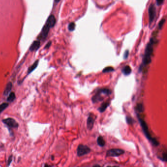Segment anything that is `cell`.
<instances>
[{
    "label": "cell",
    "instance_id": "obj_3",
    "mask_svg": "<svg viewBox=\"0 0 167 167\" xmlns=\"http://www.w3.org/2000/svg\"><path fill=\"white\" fill-rule=\"evenodd\" d=\"M137 117L138 119V120L140 123V125L142 128V129L143 130V132H144L145 135L147 136V137L150 140H151L152 141V142L153 141V140L155 139H153L152 138V137L150 136V134H149V128H148V126L146 123V122L144 121V120H143L142 119L140 116V115L137 113Z\"/></svg>",
    "mask_w": 167,
    "mask_h": 167
},
{
    "label": "cell",
    "instance_id": "obj_2",
    "mask_svg": "<svg viewBox=\"0 0 167 167\" xmlns=\"http://www.w3.org/2000/svg\"><path fill=\"white\" fill-rule=\"evenodd\" d=\"M112 93V91L107 88L101 89L98 90L94 96L92 97V101L93 103H98L103 100L101 94H104L106 96H108Z\"/></svg>",
    "mask_w": 167,
    "mask_h": 167
},
{
    "label": "cell",
    "instance_id": "obj_10",
    "mask_svg": "<svg viewBox=\"0 0 167 167\" xmlns=\"http://www.w3.org/2000/svg\"><path fill=\"white\" fill-rule=\"evenodd\" d=\"M55 22L56 20L55 17L53 15H51L49 17L46 23L50 27V28H53L54 26Z\"/></svg>",
    "mask_w": 167,
    "mask_h": 167
},
{
    "label": "cell",
    "instance_id": "obj_9",
    "mask_svg": "<svg viewBox=\"0 0 167 167\" xmlns=\"http://www.w3.org/2000/svg\"><path fill=\"white\" fill-rule=\"evenodd\" d=\"M95 120V119L93 117V115L91 114V113H90L87 120V127L88 129H89V130H91L93 128Z\"/></svg>",
    "mask_w": 167,
    "mask_h": 167
},
{
    "label": "cell",
    "instance_id": "obj_15",
    "mask_svg": "<svg viewBox=\"0 0 167 167\" xmlns=\"http://www.w3.org/2000/svg\"><path fill=\"white\" fill-rule=\"evenodd\" d=\"M38 63H39V60H37L30 67H29L28 70V74H29L30 73H31L33 70H34L36 67H37L38 65Z\"/></svg>",
    "mask_w": 167,
    "mask_h": 167
},
{
    "label": "cell",
    "instance_id": "obj_20",
    "mask_svg": "<svg viewBox=\"0 0 167 167\" xmlns=\"http://www.w3.org/2000/svg\"><path fill=\"white\" fill-rule=\"evenodd\" d=\"M76 28V24L75 22H72L70 23H69V25L68 26V29L70 31H73Z\"/></svg>",
    "mask_w": 167,
    "mask_h": 167
},
{
    "label": "cell",
    "instance_id": "obj_16",
    "mask_svg": "<svg viewBox=\"0 0 167 167\" xmlns=\"http://www.w3.org/2000/svg\"><path fill=\"white\" fill-rule=\"evenodd\" d=\"M16 98V96H15V94L14 92H11L9 95V96L8 97H7V101L8 102H13L15 99Z\"/></svg>",
    "mask_w": 167,
    "mask_h": 167
},
{
    "label": "cell",
    "instance_id": "obj_23",
    "mask_svg": "<svg viewBox=\"0 0 167 167\" xmlns=\"http://www.w3.org/2000/svg\"><path fill=\"white\" fill-rule=\"evenodd\" d=\"M166 20L165 19H162L159 22V24H158V28H159V29H161L163 28V26L164 24V23L165 22Z\"/></svg>",
    "mask_w": 167,
    "mask_h": 167
},
{
    "label": "cell",
    "instance_id": "obj_7",
    "mask_svg": "<svg viewBox=\"0 0 167 167\" xmlns=\"http://www.w3.org/2000/svg\"><path fill=\"white\" fill-rule=\"evenodd\" d=\"M125 151L120 149H112L108 150L107 152L108 156H118L123 154Z\"/></svg>",
    "mask_w": 167,
    "mask_h": 167
},
{
    "label": "cell",
    "instance_id": "obj_5",
    "mask_svg": "<svg viewBox=\"0 0 167 167\" xmlns=\"http://www.w3.org/2000/svg\"><path fill=\"white\" fill-rule=\"evenodd\" d=\"M3 123L7 127L11 128H17L19 126L18 123L14 119L11 118H8L3 120Z\"/></svg>",
    "mask_w": 167,
    "mask_h": 167
},
{
    "label": "cell",
    "instance_id": "obj_6",
    "mask_svg": "<svg viewBox=\"0 0 167 167\" xmlns=\"http://www.w3.org/2000/svg\"><path fill=\"white\" fill-rule=\"evenodd\" d=\"M90 151V149L87 146L80 145L78 148V156H82L88 153Z\"/></svg>",
    "mask_w": 167,
    "mask_h": 167
},
{
    "label": "cell",
    "instance_id": "obj_27",
    "mask_svg": "<svg viewBox=\"0 0 167 167\" xmlns=\"http://www.w3.org/2000/svg\"><path fill=\"white\" fill-rule=\"evenodd\" d=\"M156 4L157 6H160L162 4H163L164 0H156Z\"/></svg>",
    "mask_w": 167,
    "mask_h": 167
},
{
    "label": "cell",
    "instance_id": "obj_25",
    "mask_svg": "<svg viewBox=\"0 0 167 167\" xmlns=\"http://www.w3.org/2000/svg\"><path fill=\"white\" fill-rule=\"evenodd\" d=\"M128 55H129V50H126L125 51V52L124 53V59L126 60L128 58Z\"/></svg>",
    "mask_w": 167,
    "mask_h": 167
},
{
    "label": "cell",
    "instance_id": "obj_13",
    "mask_svg": "<svg viewBox=\"0 0 167 167\" xmlns=\"http://www.w3.org/2000/svg\"><path fill=\"white\" fill-rule=\"evenodd\" d=\"M122 71L123 73L125 75V76H127L129 75V74H131L132 72V69L129 66H125V67H124L122 70Z\"/></svg>",
    "mask_w": 167,
    "mask_h": 167
},
{
    "label": "cell",
    "instance_id": "obj_22",
    "mask_svg": "<svg viewBox=\"0 0 167 167\" xmlns=\"http://www.w3.org/2000/svg\"><path fill=\"white\" fill-rule=\"evenodd\" d=\"M126 121L127 123L128 124H132L134 123L133 119L132 117H131L130 116H127L126 117Z\"/></svg>",
    "mask_w": 167,
    "mask_h": 167
},
{
    "label": "cell",
    "instance_id": "obj_8",
    "mask_svg": "<svg viewBox=\"0 0 167 167\" xmlns=\"http://www.w3.org/2000/svg\"><path fill=\"white\" fill-rule=\"evenodd\" d=\"M50 29V27L48 25L47 23H46L42 28V31L40 35L39 38L42 40L45 39L47 38Z\"/></svg>",
    "mask_w": 167,
    "mask_h": 167
},
{
    "label": "cell",
    "instance_id": "obj_28",
    "mask_svg": "<svg viewBox=\"0 0 167 167\" xmlns=\"http://www.w3.org/2000/svg\"><path fill=\"white\" fill-rule=\"evenodd\" d=\"M53 166H52V165H50L49 164H45L44 165V167H53Z\"/></svg>",
    "mask_w": 167,
    "mask_h": 167
},
{
    "label": "cell",
    "instance_id": "obj_29",
    "mask_svg": "<svg viewBox=\"0 0 167 167\" xmlns=\"http://www.w3.org/2000/svg\"><path fill=\"white\" fill-rule=\"evenodd\" d=\"M93 167H101V166H99V165H95V166H94Z\"/></svg>",
    "mask_w": 167,
    "mask_h": 167
},
{
    "label": "cell",
    "instance_id": "obj_19",
    "mask_svg": "<svg viewBox=\"0 0 167 167\" xmlns=\"http://www.w3.org/2000/svg\"><path fill=\"white\" fill-rule=\"evenodd\" d=\"M8 105V104L7 103H3L0 105V113H2L6 109Z\"/></svg>",
    "mask_w": 167,
    "mask_h": 167
},
{
    "label": "cell",
    "instance_id": "obj_14",
    "mask_svg": "<svg viewBox=\"0 0 167 167\" xmlns=\"http://www.w3.org/2000/svg\"><path fill=\"white\" fill-rule=\"evenodd\" d=\"M12 88V83L10 82H8L7 84V85L4 90V95H5V96L7 95L11 90Z\"/></svg>",
    "mask_w": 167,
    "mask_h": 167
},
{
    "label": "cell",
    "instance_id": "obj_30",
    "mask_svg": "<svg viewBox=\"0 0 167 167\" xmlns=\"http://www.w3.org/2000/svg\"><path fill=\"white\" fill-rule=\"evenodd\" d=\"M54 1H55V2L56 3H58L59 2H60V0H54Z\"/></svg>",
    "mask_w": 167,
    "mask_h": 167
},
{
    "label": "cell",
    "instance_id": "obj_24",
    "mask_svg": "<svg viewBox=\"0 0 167 167\" xmlns=\"http://www.w3.org/2000/svg\"><path fill=\"white\" fill-rule=\"evenodd\" d=\"M12 158H13V156H12V155H11V156L8 157V161H7V167L9 166V165H10L11 163L12 162Z\"/></svg>",
    "mask_w": 167,
    "mask_h": 167
},
{
    "label": "cell",
    "instance_id": "obj_12",
    "mask_svg": "<svg viewBox=\"0 0 167 167\" xmlns=\"http://www.w3.org/2000/svg\"><path fill=\"white\" fill-rule=\"evenodd\" d=\"M110 102L109 101H107L103 103L98 109V110L100 111V112L102 113L104 112L106 109L107 108V107L110 105Z\"/></svg>",
    "mask_w": 167,
    "mask_h": 167
},
{
    "label": "cell",
    "instance_id": "obj_31",
    "mask_svg": "<svg viewBox=\"0 0 167 167\" xmlns=\"http://www.w3.org/2000/svg\"><path fill=\"white\" fill-rule=\"evenodd\" d=\"M117 167V166H115V167Z\"/></svg>",
    "mask_w": 167,
    "mask_h": 167
},
{
    "label": "cell",
    "instance_id": "obj_26",
    "mask_svg": "<svg viewBox=\"0 0 167 167\" xmlns=\"http://www.w3.org/2000/svg\"><path fill=\"white\" fill-rule=\"evenodd\" d=\"M51 45H52V42H51V41L49 42L48 43L46 44V45H45V47H44V49H49V47L51 46Z\"/></svg>",
    "mask_w": 167,
    "mask_h": 167
},
{
    "label": "cell",
    "instance_id": "obj_4",
    "mask_svg": "<svg viewBox=\"0 0 167 167\" xmlns=\"http://www.w3.org/2000/svg\"><path fill=\"white\" fill-rule=\"evenodd\" d=\"M149 25L154 21L155 17L156 16V8L154 5L151 4L149 8Z\"/></svg>",
    "mask_w": 167,
    "mask_h": 167
},
{
    "label": "cell",
    "instance_id": "obj_32",
    "mask_svg": "<svg viewBox=\"0 0 167 167\" xmlns=\"http://www.w3.org/2000/svg\"></svg>",
    "mask_w": 167,
    "mask_h": 167
},
{
    "label": "cell",
    "instance_id": "obj_18",
    "mask_svg": "<svg viewBox=\"0 0 167 167\" xmlns=\"http://www.w3.org/2000/svg\"><path fill=\"white\" fill-rule=\"evenodd\" d=\"M98 145L101 147H103L105 145V141L102 136H99L97 140Z\"/></svg>",
    "mask_w": 167,
    "mask_h": 167
},
{
    "label": "cell",
    "instance_id": "obj_11",
    "mask_svg": "<svg viewBox=\"0 0 167 167\" xmlns=\"http://www.w3.org/2000/svg\"><path fill=\"white\" fill-rule=\"evenodd\" d=\"M40 46V42L39 41H34L31 45L30 47V51H34L38 50Z\"/></svg>",
    "mask_w": 167,
    "mask_h": 167
},
{
    "label": "cell",
    "instance_id": "obj_21",
    "mask_svg": "<svg viewBox=\"0 0 167 167\" xmlns=\"http://www.w3.org/2000/svg\"><path fill=\"white\" fill-rule=\"evenodd\" d=\"M114 71V69L113 67H106L104 68L102 70V72L103 73H107V72H112V71Z\"/></svg>",
    "mask_w": 167,
    "mask_h": 167
},
{
    "label": "cell",
    "instance_id": "obj_17",
    "mask_svg": "<svg viewBox=\"0 0 167 167\" xmlns=\"http://www.w3.org/2000/svg\"><path fill=\"white\" fill-rule=\"evenodd\" d=\"M136 110L139 112H143L145 110L144 105L143 104H138L136 106Z\"/></svg>",
    "mask_w": 167,
    "mask_h": 167
},
{
    "label": "cell",
    "instance_id": "obj_1",
    "mask_svg": "<svg viewBox=\"0 0 167 167\" xmlns=\"http://www.w3.org/2000/svg\"><path fill=\"white\" fill-rule=\"evenodd\" d=\"M156 40L154 38H151L149 42L146 47L145 54L143 59L142 65L139 67V71L141 72L144 67L149 65L151 62V56L153 52V45L155 44Z\"/></svg>",
    "mask_w": 167,
    "mask_h": 167
}]
</instances>
